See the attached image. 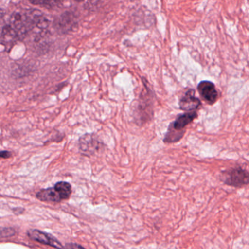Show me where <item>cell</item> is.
Listing matches in <instances>:
<instances>
[{"label": "cell", "mask_w": 249, "mask_h": 249, "mask_svg": "<svg viewBox=\"0 0 249 249\" xmlns=\"http://www.w3.org/2000/svg\"><path fill=\"white\" fill-rule=\"evenodd\" d=\"M28 235L32 239L41 243V244L51 246V247L57 249H64V247L61 245V243L50 234L41 232V231H37V230H31L28 232Z\"/></svg>", "instance_id": "5b68a950"}, {"label": "cell", "mask_w": 249, "mask_h": 249, "mask_svg": "<svg viewBox=\"0 0 249 249\" xmlns=\"http://www.w3.org/2000/svg\"><path fill=\"white\" fill-rule=\"evenodd\" d=\"M15 235V231L12 228H0V238H8Z\"/></svg>", "instance_id": "8fae6325"}, {"label": "cell", "mask_w": 249, "mask_h": 249, "mask_svg": "<svg viewBox=\"0 0 249 249\" xmlns=\"http://www.w3.org/2000/svg\"><path fill=\"white\" fill-rule=\"evenodd\" d=\"M76 1H84V0H76Z\"/></svg>", "instance_id": "5bb4252c"}, {"label": "cell", "mask_w": 249, "mask_h": 249, "mask_svg": "<svg viewBox=\"0 0 249 249\" xmlns=\"http://www.w3.org/2000/svg\"><path fill=\"white\" fill-rule=\"evenodd\" d=\"M197 90L201 97L209 105H213L218 99V92L214 84L212 82H200L197 86Z\"/></svg>", "instance_id": "277c9868"}, {"label": "cell", "mask_w": 249, "mask_h": 249, "mask_svg": "<svg viewBox=\"0 0 249 249\" xmlns=\"http://www.w3.org/2000/svg\"><path fill=\"white\" fill-rule=\"evenodd\" d=\"M224 181L232 187H243L249 183V174L243 168H233L225 173Z\"/></svg>", "instance_id": "3957f363"}, {"label": "cell", "mask_w": 249, "mask_h": 249, "mask_svg": "<svg viewBox=\"0 0 249 249\" xmlns=\"http://www.w3.org/2000/svg\"><path fill=\"white\" fill-rule=\"evenodd\" d=\"M11 155V152H8V151H1L0 152V158H3V159L10 158Z\"/></svg>", "instance_id": "4fadbf2b"}, {"label": "cell", "mask_w": 249, "mask_h": 249, "mask_svg": "<svg viewBox=\"0 0 249 249\" xmlns=\"http://www.w3.org/2000/svg\"><path fill=\"white\" fill-rule=\"evenodd\" d=\"M71 193V184L66 181H60L53 187L40 190L36 194V197L41 201L61 202L68 199Z\"/></svg>", "instance_id": "7a4b0ae2"}, {"label": "cell", "mask_w": 249, "mask_h": 249, "mask_svg": "<svg viewBox=\"0 0 249 249\" xmlns=\"http://www.w3.org/2000/svg\"><path fill=\"white\" fill-rule=\"evenodd\" d=\"M47 20L37 10L21 9L7 17V36L9 44L24 39L35 28L45 24Z\"/></svg>", "instance_id": "6da1fadb"}, {"label": "cell", "mask_w": 249, "mask_h": 249, "mask_svg": "<svg viewBox=\"0 0 249 249\" xmlns=\"http://www.w3.org/2000/svg\"><path fill=\"white\" fill-rule=\"evenodd\" d=\"M66 249H86L81 246L76 244H68L66 245Z\"/></svg>", "instance_id": "7c38bea8"}, {"label": "cell", "mask_w": 249, "mask_h": 249, "mask_svg": "<svg viewBox=\"0 0 249 249\" xmlns=\"http://www.w3.org/2000/svg\"><path fill=\"white\" fill-rule=\"evenodd\" d=\"M200 101L195 96L193 89L187 90L179 102L180 109L186 112H194L200 107Z\"/></svg>", "instance_id": "ba28073f"}, {"label": "cell", "mask_w": 249, "mask_h": 249, "mask_svg": "<svg viewBox=\"0 0 249 249\" xmlns=\"http://www.w3.org/2000/svg\"><path fill=\"white\" fill-rule=\"evenodd\" d=\"M7 16L5 11L0 8V43L2 44L7 32Z\"/></svg>", "instance_id": "9c48e42d"}, {"label": "cell", "mask_w": 249, "mask_h": 249, "mask_svg": "<svg viewBox=\"0 0 249 249\" xmlns=\"http://www.w3.org/2000/svg\"><path fill=\"white\" fill-rule=\"evenodd\" d=\"M101 143L96 136L86 134L80 139V150L84 154H93L100 148Z\"/></svg>", "instance_id": "52a82bcc"}, {"label": "cell", "mask_w": 249, "mask_h": 249, "mask_svg": "<svg viewBox=\"0 0 249 249\" xmlns=\"http://www.w3.org/2000/svg\"><path fill=\"white\" fill-rule=\"evenodd\" d=\"M30 3L35 5L42 6V7L52 8L58 7L62 4L64 0H29Z\"/></svg>", "instance_id": "30bf717a"}, {"label": "cell", "mask_w": 249, "mask_h": 249, "mask_svg": "<svg viewBox=\"0 0 249 249\" xmlns=\"http://www.w3.org/2000/svg\"><path fill=\"white\" fill-rule=\"evenodd\" d=\"M197 118V113L196 112H189L187 113L183 114V115H178L177 119L171 124L168 130H172L173 132H177V133H181V130L187 125L193 122L196 118Z\"/></svg>", "instance_id": "8992f818"}]
</instances>
